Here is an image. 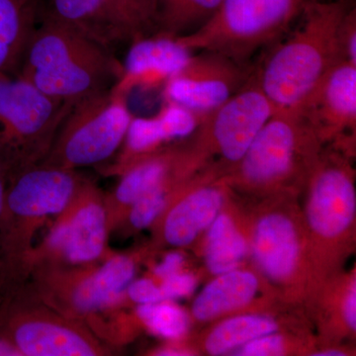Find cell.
Instances as JSON below:
<instances>
[{"label":"cell","instance_id":"obj_1","mask_svg":"<svg viewBox=\"0 0 356 356\" xmlns=\"http://www.w3.org/2000/svg\"><path fill=\"white\" fill-rule=\"evenodd\" d=\"M348 2L312 0L296 24L280 41L262 51L255 76L277 109L298 110L341 60L339 28Z\"/></svg>","mask_w":356,"mask_h":356},{"label":"cell","instance_id":"obj_2","mask_svg":"<svg viewBox=\"0 0 356 356\" xmlns=\"http://www.w3.org/2000/svg\"><path fill=\"white\" fill-rule=\"evenodd\" d=\"M38 18L14 74L70 105L116 83L123 65L113 51L67 26Z\"/></svg>","mask_w":356,"mask_h":356},{"label":"cell","instance_id":"obj_3","mask_svg":"<svg viewBox=\"0 0 356 356\" xmlns=\"http://www.w3.org/2000/svg\"><path fill=\"white\" fill-rule=\"evenodd\" d=\"M84 178L44 165L9 177L0 220V298L27 283L35 236L69 205Z\"/></svg>","mask_w":356,"mask_h":356},{"label":"cell","instance_id":"obj_4","mask_svg":"<svg viewBox=\"0 0 356 356\" xmlns=\"http://www.w3.org/2000/svg\"><path fill=\"white\" fill-rule=\"evenodd\" d=\"M137 273L133 254L111 252L86 266L38 264L32 267L28 287L40 300L89 329L96 320L125 304V292Z\"/></svg>","mask_w":356,"mask_h":356},{"label":"cell","instance_id":"obj_5","mask_svg":"<svg viewBox=\"0 0 356 356\" xmlns=\"http://www.w3.org/2000/svg\"><path fill=\"white\" fill-rule=\"evenodd\" d=\"M312 0H222L215 15L198 31L177 38L192 51L209 50L240 63L285 36Z\"/></svg>","mask_w":356,"mask_h":356},{"label":"cell","instance_id":"obj_6","mask_svg":"<svg viewBox=\"0 0 356 356\" xmlns=\"http://www.w3.org/2000/svg\"><path fill=\"white\" fill-rule=\"evenodd\" d=\"M70 107L16 74L0 72V159L8 179L43 161Z\"/></svg>","mask_w":356,"mask_h":356},{"label":"cell","instance_id":"obj_7","mask_svg":"<svg viewBox=\"0 0 356 356\" xmlns=\"http://www.w3.org/2000/svg\"><path fill=\"white\" fill-rule=\"evenodd\" d=\"M134 115L128 96L110 88L72 105L40 165L76 170L118 153Z\"/></svg>","mask_w":356,"mask_h":356},{"label":"cell","instance_id":"obj_8","mask_svg":"<svg viewBox=\"0 0 356 356\" xmlns=\"http://www.w3.org/2000/svg\"><path fill=\"white\" fill-rule=\"evenodd\" d=\"M0 330L23 356L113 355L88 325L47 305L26 284L0 298Z\"/></svg>","mask_w":356,"mask_h":356},{"label":"cell","instance_id":"obj_9","mask_svg":"<svg viewBox=\"0 0 356 356\" xmlns=\"http://www.w3.org/2000/svg\"><path fill=\"white\" fill-rule=\"evenodd\" d=\"M320 140L296 110H280L266 122L234 168L233 179L250 188H275L310 175Z\"/></svg>","mask_w":356,"mask_h":356},{"label":"cell","instance_id":"obj_10","mask_svg":"<svg viewBox=\"0 0 356 356\" xmlns=\"http://www.w3.org/2000/svg\"><path fill=\"white\" fill-rule=\"evenodd\" d=\"M109 236L105 193L84 178L69 205L55 216L48 235L34 247L31 269L38 264L86 266L102 261L111 252Z\"/></svg>","mask_w":356,"mask_h":356},{"label":"cell","instance_id":"obj_11","mask_svg":"<svg viewBox=\"0 0 356 356\" xmlns=\"http://www.w3.org/2000/svg\"><path fill=\"white\" fill-rule=\"evenodd\" d=\"M277 109L262 91L255 72L228 102L206 116L194 132V144L206 156L217 154L235 166Z\"/></svg>","mask_w":356,"mask_h":356},{"label":"cell","instance_id":"obj_12","mask_svg":"<svg viewBox=\"0 0 356 356\" xmlns=\"http://www.w3.org/2000/svg\"><path fill=\"white\" fill-rule=\"evenodd\" d=\"M254 70V63H240L219 51H194L163 86V102L209 114L235 95Z\"/></svg>","mask_w":356,"mask_h":356},{"label":"cell","instance_id":"obj_13","mask_svg":"<svg viewBox=\"0 0 356 356\" xmlns=\"http://www.w3.org/2000/svg\"><path fill=\"white\" fill-rule=\"evenodd\" d=\"M203 161L191 144L185 147H163L129 166L119 175L120 179L113 191L105 194L110 235L140 196L166 181H184Z\"/></svg>","mask_w":356,"mask_h":356},{"label":"cell","instance_id":"obj_14","mask_svg":"<svg viewBox=\"0 0 356 356\" xmlns=\"http://www.w3.org/2000/svg\"><path fill=\"white\" fill-rule=\"evenodd\" d=\"M307 217L314 233L337 238L355 218L356 192L353 172L341 156H318L312 168Z\"/></svg>","mask_w":356,"mask_h":356},{"label":"cell","instance_id":"obj_15","mask_svg":"<svg viewBox=\"0 0 356 356\" xmlns=\"http://www.w3.org/2000/svg\"><path fill=\"white\" fill-rule=\"evenodd\" d=\"M204 119L205 115L165 102L154 116H134L118 156L112 163L100 166V172L107 177H119L129 166L163 145L191 137Z\"/></svg>","mask_w":356,"mask_h":356},{"label":"cell","instance_id":"obj_16","mask_svg":"<svg viewBox=\"0 0 356 356\" xmlns=\"http://www.w3.org/2000/svg\"><path fill=\"white\" fill-rule=\"evenodd\" d=\"M318 140H343L355 135L356 65L339 63L298 110Z\"/></svg>","mask_w":356,"mask_h":356},{"label":"cell","instance_id":"obj_17","mask_svg":"<svg viewBox=\"0 0 356 356\" xmlns=\"http://www.w3.org/2000/svg\"><path fill=\"white\" fill-rule=\"evenodd\" d=\"M194 51L177 38L154 34L131 42L123 70L112 89L130 95L136 89L163 88L188 62Z\"/></svg>","mask_w":356,"mask_h":356},{"label":"cell","instance_id":"obj_18","mask_svg":"<svg viewBox=\"0 0 356 356\" xmlns=\"http://www.w3.org/2000/svg\"><path fill=\"white\" fill-rule=\"evenodd\" d=\"M39 16L67 26L113 51L117 44L130 43L106 0H49Z\"/></svg>","mask_w":356,"mask_h":356},{"label":"cell","instance_id":"obj_19","mask_svg":"<svg viewBox=\"0 0 356 356\" xmlns=\"http://www.w3.org/2000/svg\"><path fill=\"white\" fill-rule=\"evenodd\" d=\"M165 212L159 233L163 242L172 247L191 245L203 229L209 228L219 215L222 205V192L215 186L199 187L189 191Z\"/></svg>","mask_w":356,"mask_h":356},{"label":"cell","instance_id":"obj_20","mask_svg":"<svg viewBox=\"0 0 356 356\" xmlns=\"http://www.w3.org/2000/svg\"><path fill=\"white\" fill-rule=\"evenodd\" d=\"M299 238L291 220L280 213L261 218L255 226L252 254L269 280L284 281L296 270Z\"/></svg>","mask_w":356,"mask_h":356},{"label":"cell","instance_id":"obj_21","mask_svg":"<svg viewBox=\"0 0 356 356\" xmlns=\"http://www.w3.org/2000/svg\"><path fill=\"white\" fill-rule=\"evenodd\" d=\"M259 290L257 276L248 271L220 274L194 300L192 314L198 321H209L247 305Z\"/></svg>","mask_w":356,"mask_h":356},{"label":"cell","instance_id":"obj_22","mask_svg":"<svg viewBox=\"0 0 356 356\" xmlns=\"http://www.w3.org/2000/svg\"><path fill=\"white\" fill-rule=\"evenodd\" d=\"M41 0H0V72L15 74Z\"/></svg>","mask_w":356,"mask_h":356},{"label":"cell","instance_id":"obj_23","mask_svg":"<svg viewBox=\"0 0 356 356\" xmlns=\"http://www.w3.org/2000/svg\"><path fill=\"white\" fill-rule=\"evenodd\" d=\"M222 0H159L156 34L179 38L198 31Z\"/></svg>","mask_w":356,"mask_h":356},{"label":"cell","instance_id":"obj_24","mask_svg":"<svg viewBox=\"0 0 356 356\" xmlns=\"http://www.w3.org/2000/svg\"><path fill=\"white\" fill-rule=\"evenodd\" d=\"M247 254V242L228 215H218L206 238L205 261L215 275L235 270Z\"/></svg>","mask_w":356,"mask_h":356},{"label":"cell","instance_id":"obj_25","mask_svg":"<svg viewBox=\"0 0 356 356\" xmlns=\"http://www.w3.org/2000/svg\"><path fill=\"white\" fill-rule=\"evenodd\" d=\"M275 321L259 315H243L229 318L217 325L206 339L205 348L211 355H226L243 344L277 332Z\"/></svg>","mask_w":356,"mask_h":356},{"label":"cell","instance_id":"obj_26","mask_svg":"<svg viewBox=\"0 0 356 356\" xmlns=\"http://www.w3.org/2000/svg\"><path fill=\"white\" fill-rule=\"evenodd\" d=\"M182 184V181L170 180L154 187L140 196L129 208L123 220L114 229L113 233L121 229H125L126 233H128L130 231H140L151 227L165 212L168 206V200L172 199L175 192L181 187Z\"/></svg>","mask_w":356,"mask_h":356},{"label":"cell","instance_id":"obj_27","mask_svg":"<svg viewBox=\"0 0 356 356\" xmlns=\"http://www.w3.org/2000/svg\"><path fill=\"white\" fill-rule=\"evenodd\" d=\"M131 42L156 33L159 0H106Z\"/></svg>","mask_w":356,"mask_h":356},{"label":"cell","instance_id":"obj_28","mask_svg":"<svg viewBox=\"0 0 356 356\" xmlns=\"http://www.w3.org/2000/svg\"><path fill=\"white\" fill-rule=\"evenodd\" d=\"M136 316L149 331L163 339H181L189 327V320L181 308L168 301L139 305Z\"/></svg>","mask_w":356,"mask_h":356},{"label":"cell","instance_id":"obj_29","mask_svg":"<svg viewBox=\"0 0 356 356\" xmlns=\"http://www.w3.org/2000/svg\"><path fill=\"white\" fill-rule=\"evenodd\" d=\"M339 47L341 60L356 65V7L344 14L339 28Z\"/></svg>","mask_w":356,"mask_h":356},{"label":"cell","instance_id":"obj_30","mask_svg":"<svg viewBox=\"0 0 356 356\" xmlns=\"http://www.w3.org/2000/svg\"><path fill=\"white\" fill-rule=\"evenodd\" d=\"M284 351L282 337L273 334L257 337L238 348L236 355L242 356H273L281 355Z\"/></svg>","mask_w":356,"mask_h":356},{"label":"cell","instance_id":"obj_31","mask_svg":"<svg viewBox=\"0 0 356 356\" xmlns=\"http://www.w3.org/2000/svg\"><path fill=\"white\" fill-rule=\"evenodd\" d=\"M126 300H130L137 305H146L163 301L161 287L149 278L133 280L126 289L125 301Z\"/></svg>","mask_w":356,"mask_h":356},{"label":"cell","instance_id":"obj_32","mask_svg":"<svg viewBox=\"0 0 356 356\" xmlns=\"http://www.w3.org/2000/svg\"><path fill=\"white\" fill-rule=\"evenodd\" d=\"M161 295L163 301L189 296L196 288V280L191 273H177L161 280Z\"/></svg>","mask_w":356,"mask_h":356},{"label":"cell","instance_id":"obj_33","mask_svg":"<svg viewBox=\"0 0 356 356\" xmlns=\"http://www.w3.org/2000/svg\"><path fill=\"white\" fill-rule=\"evenodd\" d=\"M184 264V255L178 252H172L165 255L163 261L154 268V275L163 280L172 274L179 273Z\"/></svg>","mask_w":356,"mask_h":356},{"label":"cell","instance_id":"obj_34","mask_svg":"<svg viewBox=\"0 0 356 356\" xmlns=\"http://www.w3.org/2000/svg\"><path fill=\"white\" fill-rule=\"evenodd\" d=\"M343 318L346 325L351 330L356 329V287L355 282L353 283L343 301Z\"/></svg>","mask_w":356,"mask_h":356},{"label":"cell","instance_id":"obj_35","mask_svg":"<svg viewBox=\"0 0 356 356\" xmlns=\"http://www.w3.org/2000/svg\"><path fill=\"white\" fill-rule=\"evenodd\" d=\"M0 356H23L17 346L0 330Z\"/></svg>","mask_w":356,"mask_h":356},{"label":"cell","instance_id":"obj_36","mask_svg":"<svg viewBox=\"0 0 356 356\" xmlns=\"http://www.w3.org/2000/svg\"><path fill=\"white\" fill-rule=\"evenodd\" d=\"M7 184H8V172L3 161L0 159V220H1L2 210H3Z\"/></svg>","mask_w":356,"mask_h":356},{"label":"cell","instance_id":"obj_37","mask_svg":"<svg viewBox=\"0 0 356 356\" xmlns=\"http://www.w3.org/2000/svg\"><path fill=\"white\" fill-rule=\"evenodd\" d=\"M346 355V353H343L341 350H329L325 351H320L318 353H315L316 356H343Z\"/></svg>","mask_w":356,"mask_h":356},{"label":"cell","instance_id":"obj_38","mask_svg":"<svg viewBox=\"0 0 356 356\" xmlns=\"http://www.w3.org/2000/svg\"><path fill=\"white\" fill-rule=\"evenodd\" d=\"M332 1H337V2H348V1H353V0H332Z\"/></svg>","mask_w":356,"mask_h":356}]
</instances>
